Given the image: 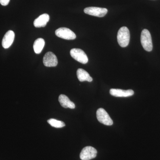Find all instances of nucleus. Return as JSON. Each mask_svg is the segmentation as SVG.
Wrapping results in <instances>:
<instances>
[{
  "label": "nucleus",
  "instance_id": "1",
  "mask_svg": "<svg viewBox=\"0 0 160 160\" xmlns=\"http://www.w3.org/2000/svg\"><path fill=\"white\" fill-rule=\"evenodd\" d=\"M117 39L121 47H126L128 46L130 40V32L127 27L124 26L120 28L118 32Z\"/></svg>",
  "mask_w": 160,
  "mask_h": 160
},
{
  "label": "nucleus",
  "instance_id": "2",
  "mask_svg": "<svg viewBox=\"0 0 160 160\" xmlns=\"http://www.w3.org/2000/svg\"><path fill=\"white\" fill-rule=\"evenodd\" d=\"M141 42L142 46L146 51L150 52L152 49V40L149 30L143 29L141 33Z\"/></svg>",
  "mask_w": 160,
  "mask_h": 160
},
{
  "label": "nucleus",
  "instance_id": "3",
  "mask_svg": "<svg viewBox=\"0 0 160 160\" xmlns=\"http://www.w3.org/2000/svg\"><path fill=\"white\" fill-rule=\"evenodd\" d=\"M97 118L99 122L106 126H112L113 124V121L111 118L103 108H100L98 109L97 111Z\"/></svg>",
  "mask_w": 160,
  "mask_h": 160
},
{
  "label": "nucleus",
  "instance_id": "4",
  "mask_svg": "<svg viewBox=\"0 0 160 160\" xmlns=\"http://www.w3.org/2000/svg\"><path fill=\"white\" fill-rule=\"evenodd\" d=\"M72 57L82 64H86L88 62V58L85 52L80 49H72L70 50Z\"/></svg>",
  "mask_w": 160,
  "mask_h": 160
},
{
  "label": "nucleus",
  "instance_id": "5",
  "mask_svg": "<svg viewBox=\"0 0 160 160\" xmlns=\"http://www.w3.org/2000/svg\"><path fill=\"white\" fill-rule=\"evenodd\" d=\"M55 34L58 37L64 39L74 40L76 38V35L73 32L65 27H62L57 29Z\"/></svg>",
  "mask_w": 160,
  "mask_h": 160
},
{
  "label": "nucleus",
  "instance_id": "6",
  "mask_svg": "<svg viewBox=\"0 0 160 160\" xmlns=\"http://www.w3.org/2000/svg\"><path fill=\"white\" fill-rule=\"evenodd\" d=\"M97 151L92 146H86L83 148L80 154L82 160H90L96 157Z\"/></svg>",
  "mask_w": 160,
  "mask_h": 160
},
{
  "label": "nucleus",
  "instance_id": "7",
  "mask_svg": "<svg viewBox=\"0 0 160 160\" xmlns=\"http://www.w3.org/2000/svg\"><path fill=\"white\" fill-rule=\"evenodd\" d=\"M84 11L86 14L101 18L103 17L107 14L108 10L106 8L89 7L85 8Z\"/></svg>",
  "mask_w": 160,
  "mask_h": 160
},
{
  "label": "nucleus",
  "instance_id": "8",
  "mask_svg": "<svg viewBox=\"0 0 160 160\" xmlns=\"http://www.w3.org/2000/svg\"><path fill=\"white\" fill-rule=\"evenodd\" d=\"M43 62L46 67H55L58 64L56 56L51 52H48L46 53L43 58Z\"/></svg>",
  "mask_w": 160,
  "mask_h": 160
},
{
  "label": "nucleus",
  "instance_id": "9",
  "mask_svg": "<svg viewBox=\"0 0 160 160\" xmlns=\"http://www.w3.org/2000/svg\"><path fill=\"white\" fill-rule=\"evenodd\" d=\"M15 38L14 32L9 30L7 32L3 38L2 41V46L4 49H8L13 43Z\"/></svg>",
  "mask_w": 160,
  "mask_h": 160
},
{
  "label": "nucleus",
  "instance_id": "10",
  "mask_svg": "<svg viewBox=\"0 0 160 160\" xmlns=\"http://www.w3.org/2000/svg\"><path fill=\"white\" fill-rule=\"evenodd\" d=\"M110 94L116 97H128L134 94V91L132 89L125 90L122 89H111Z\"/></svg>",
  "mask_w": 160,
  "mask_h": 160
},
{
  "label": "nucleus",
  "instance_id": "11",
  "mask_svg": "<svg viewBox=\"0 0 160 160\" xmlns=\"http://www.w3.org/2000/svg\"><path fill=\"white\" fill-rule=\"evenodd\" d=\"M49 16L47 13H44L40 15L33 22V25L36 28L45 27L49 20Z\"/></svg>",
  "mask_w": 160,
  "mask_h": 160
},
{
  "label": "nucleus",
  "instance_id": "12",
  "mask_svg": "<svg viewBox=\"0 0 160 160\" xmlns=\"http://www.w3.org/2000/svg\"><path fill=\"white\" fill-rule=\"evenodd\" d=\"M58 101L61 106L65 108H70L73 109L75 108V105L73 102H71L69 98L64 94L60 95L59 97Z\"/></svg>",
  "mask_w": 160,
  "mask_h": 160
},
{
  "label": "nucleus",
  "instance_id": "13",
  "mask_svg": "<svg viewBox=\"0 0 160 160\" xmlns=\"http://www.w3.org/2000/svg\"><path fill=\"white\" fill-rule=\"evenodd\" d=\"M77 75L80 82L87 81L88 82H91L92 81V78L90 77L89 73L82 69H78L77 72Z\"/></svg>",
  "mask_w": 160,
  "mask_h": 160
},
{
  "label": "nucleus",
  "instance_id": "14",
  "mask_svg": "<svg viewBox=\"0 0 160 160\" xmlns=\"http://www.w3.org/2000/svg\"><path fill=\"white\" fill-rule=\"evenodd\" d=\"M45 40L42 38H39L35 41L33 48L34 52L37 54H39L42 52L45 46Z\"/></svg>",
  "mask_w": 160,
  "mask_h": 160
},
{
  "label": "nucleus",
  "instance_id": "15",
  "mask_svg": "<svg viewBox=\"0 0 160 160\" xmlns=\"http://www.w3.org/2000/svg\"><path fill=\"white\" fill-rule=\"evenodd\" d=\"M47 122L50 126L56 128H62L66 126L64 122L61 121H58L55 119L51 118L48 120Z\"/></svg>",
  "mask_w": 160,
  "mask_h": 160
},
{
  "label": "nucleus",
  "instance_id": "16",
  "mask_svg": "<svg viewBox=\"0 0 160 160\" xmlns=\"http://www.w3.org/2000/svg\"><path fill=\"white\" fill-rule=\"evenodd\" d=\"M10 0H0V3L3 6H6L9 4Z\"/></svg>",
  "mask_w": 160,
  "mask_h": 160
}]
</instances>
